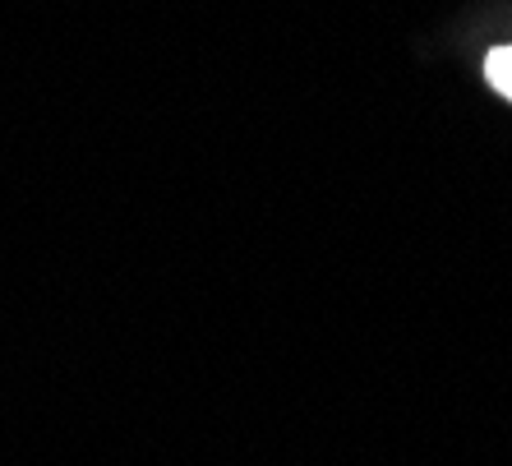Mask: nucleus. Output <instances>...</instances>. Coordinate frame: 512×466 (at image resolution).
<instances>
[{
    "label": "nucleus",
    "mask_w": 512,
    "mask_h": 466,
    "mask_svg": "<svg viewBox=\"0 0 512 466\" xmlns=\"http://www.w3.org/2000/svg\"><path fill=\"white\" fill-rule=\"evenodd\" d=\"M485 79L512 102V47H494L485 60Z\"/></svg>",
    "instance_id": "f257e3e1"
}]
</instances>
